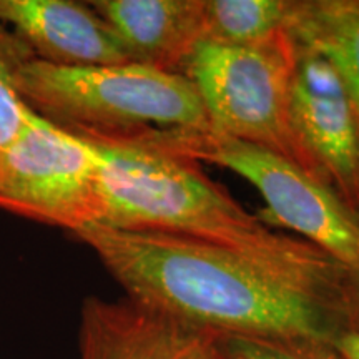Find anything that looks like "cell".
Returning <instances> with one entry per match:
<instances>
[{
	"instance_id": "6da1fadb",
	"label": "cell",
	"mask_w": 359,
	"mask_h": 359,
	"mask_svg": "<svg viewBox=\"0 0 359 359\" xmlns=\"http://www.w3.org/2000/svg\"><path fill=\"white\" fill-rule=\"evenodd\" d=\"M125 298L224 338L346 333L344 288H331L224 246L95 223L75 233ZM348 285V283H346Z\"/></svg>"
},
{
	"instance_id": "7a4b0ae2",
	"label": "cell",
	"mask_w": 359,
	"mask_h": 359,
	"mask_svg": "<svg viewBox=\"0 0 359 359\" xmlns=\"http://www.w3.org/2000/svg\"><path fill=\"white\" fill-rule=\"evenodd\" d=\"M67 130L97 155L102 224L193 238L320 285L346 286V266L308 241L273 231L206 177L198 163L148 145L133 130Z\"/></svg>"
},
{
	"instance_id": "3957f363",
	"label": "cell",
	"mask_w": 359,
	"mask_h": 359,
	"mask_svg": "<svg viewBox=\"0 0 359 359\" xmlns=\"http://www.w3.org/2000/svg\"><path fill=\"white\" fill-rule=\"evenodd\" d=\"M19 90L30 109L64 128L210 127L203 103L185 75L135 62L57 67L32 58L20 70Z\"/></svg>"
},
{
	"instance_id": "277c9868",
	"label": "cell",
	"mask_w": 359,
	"mask_h": 359,
	"mask_svg": "<svg viewBox=\"0 0 359 359\" xmlns=\"http://www.w3.org/2000/svg\"><path fill=\"white\" fill-rule=\"evenodd\" d=\"M143 142L161 151L231 170L250 182L269 217L351 271L359 269V218L321 182L255 143L208 128H138Z\"/></svg>"
},
{
	"instance_id": "5b68a950",
	"label": "cell",
	"mask_w": 359,
	"mask_h": 359,
	"mask_svg": "<svg viewBox=\"0 0 359 359\" xmlns=\"http://www.w3.org/2000/svg\"><path fill=\"white\" fill-rule=\"evenodd\" d=\"M296 57L288 30L251 45L203 40L188 57L183 75L198 93L210 127L268 148L318 180L291 123Z\"/></svg>"
},
{
	"instance_id": "8992f818",
	"label": "cell",
	"mask_w": 359,
	"mask_h": 359,
	"mask_svg": "<svg viewBox=\"0 0 359 359\" xmlns=\"http://www.w3.org/2000/svg\"><path fill=\"white\" fill-rule=\"evenodd\" d=\"M0 210L77 233L102 223L97 155L87 142L30 109L0 151Z\"/></svg>"
},
{
	"instance_id": "52a82bcc",
	"label": "cell",
	"mask_w": 359,
	"mask_h": 359,
	"mask_svg": "<svg viewBox=\"0 0 359 359\" xmlns=\"http://www.w3.org/2000/svg\"><path fill=\"white\" fill-rule=\"evenodd\" d=\"M296 48L290 97L296 138L314 177L359 218V130L351 103L325 57L298 42Z\"/></svg>"
},
{
	"instance_id": "ba28073f",
	"label": "cell",
	"mask_w": 359,
	"mask_h": 359,
	"mask_svg": "<svg viewBox=\"0 0 359 359\" xmlns=\"http://www.w3.org/2000/svg\"><path fill=\"white\" fill-rule=\"evenodd\" d=\"M77 344V359H238L223 336L128 298L83 299Z\"/></svg>"
},
{
	"instance_id": "9c48e42d",
	"label": "cell",
	"mask_w": 359,
	"mask_h": 359,
	"mask_svg": "<svg viewBox=\"0 0 359 359\" xmlns=\"http://www.w3.org/2000/svg\"><path fill=\"white\" fill-rule=\"evenodd\" d=\"M0 24L45 64L102 67L132 62L111 27L90 4L0 0Z\"/></svg>"
},
{
	"instance_id": "30bf717a",
	"label": "cell",
	"mask_w": 359,
	"mask_h": 359,
	"mask_svg": "<svg viewBox=\"0 0 359 359\" xmlns=\"http://www.w3.org/2000/svg\"><path fill=\"white\" fill-rule=\"evenodd\" d=\"M90 7L111 27L130 60L182 74L203 40V0H95Z\"/></svg>"
},
{
	"instance_id": "8fae6325",
	"label": "cell",
	"mask_w": 359,
	"mask_h": 359,
	"mask_svg": "<svg viewBox=\"0 0 359 359\" xmlns=\"http://www.w3.org/2000/svg\"><path fill=\"white\" fill-rule=\"evenodd\" d=\"M288 32L333 67L359 130V0H291Z\"/></svg>"
},
{
	"instance_id": "7c38bea8",
	"label": "cell",
	"mask_w": 359,
	"mask_h": 359,
	"mask_svg": "<svg viewBox=\"0 0 359 359\" xmlns=\"http://www.w3.org/2000/svg\"><path fill=\"white\" fill-rule=\"evenodd\" d=\"M290 12L291 0H203V40L224 45L263 42L288 30Z\"/></svg>"
},
{
	"instance_id": "4fadbf2b",
	"label": "cell",
	"mask_w": 359,
	"mask_h": 359,
	"mask_svg": "<svg viewBox=\"0 0 359 359\" xmlns=\"http://www.w3.org/2000/svg\"><path fill=\"white\" fill-rule=\"evenodd\" d=\"M34 58L27 45L0 24V151L24 128L30 107L19 90V74Z\"/></svg>"
},
{
	"instance_id": "5bb4252c",
	"label": "cell",
	"mask_w": 359,
	"mask_h": 359,
	"mask_svg": "<svg viewBox=\"0 0 359 359\" xmlns=\"http://www.w3.org/2000/svg\"><path fill=\"white\" fill-rule=\"evenodd\" d=\"M224 341L238 359H343L333 341L326 339L224 338Z\"/></svg>"
},
{
	"instance_id": "9a60e30c",
	"label": "cell",
	"mask_w": 359,
	"mask_h": 359,
	"mask_svg": "<svg viewBox=\"0 0 359 359\" xmlns=\"http://www.w3.org/2000/svg\"><path fill=\"white\" fill-rule=\"evenodd\" d=\"M344 318H346V333L359 336V269L351 271L344 294Z\"/></svg>"
},
{
	"instance_id": "2e32d148",
	"label": "cell",
	"mask_w": 359,
	"mask_h": 359,
	"mask_svg": "<svg viewBox=\"0 0 359 359\" xmlns=\"http://www.w3.org/2000/svg\"><path fill=\"white\" fill-rule=\"evenodd\" d=\"M333 343L341 356H343V359H359V336L358 334L343 333L339 334Z\"/></svg>"
}]
</instances>
